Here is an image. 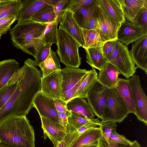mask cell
Listing matches in <instances>:
<instances>
[{
  "label": "cell",
  "mask_w": 147,
  "mask_h": 147,
  "mask_svg": "<svg viewBox=\"0 0 147 147\" xmlns=\"http://www.w3.org/2000/svg\"><path fill=\"white\" fill-rule=\"evenodd\" d=\"M84 42L83 48H88L102 46L105 41L98 29L88 30L82 29Z\"/></svg>",
  "instance_id": "f1b7e54d"
},
{
  "label": "cell",
  "mask_w": 147,
  "mask_h": 147,
  "mask_svg": "<svg viewBox=\"0 0 147 147\" xmlns=\"http://www.w3.org/2000/svg\"><path fill=\"white\" fill-rule=\"evenodd\" d=\"M67 134L64 139L57 145L56 147H69L80 135L77 129L68 123L67 126Z\"/></svg>",
  "instance_id": "e575fe53"
},
{
  "label": "cell",
  "mask_w": 147,
  "mask_h": 147,
  "mask_svg": "<svg viewBox=\"0 0 147 147\" xmlns=\"http://www.w3.org/2000/svg\"><path fill=\"white\" fill-rule=\"evenodd\" d=\"M51 46L50 45L42 42L39 51L34 57V61L36 66H39L41 63L47 59L51 49Z\"/></svg>",
  "instance_id": "d590c367"
},
{
  "label": "cell",
  "mask_w": 147,
  "mask_h": 147,
  "mask_svg": "<svg viewBox=\"0 0 147 147\" xmlns=\"http://www.w3.org/2000/svg\"><path fill=\"white\" fill-rule=\"evenodd\" d=\"M97 76L94 68L89 70L86 77L71 99L77 97L86 98L89 91L96 81Z\"/></svg>",
  "instance_id": "f546056e"
},
{
  "label": "cell",
  "mask_w": 147,
  "mask_h": 147,
  "mask_svg": "<svg viewBox=\"0 0 147 147\" xmlns=\"http://www.w3.org/2000/svg\"><path fill=\"white\" fill-rule=\"evenodd\" d=\"M22 6L16 19L18 22L30 20L31 17L47 3L43 0H20Z\"/></svg>",
  "instance_id": "e0dca14e"
},
{
  "label": "cell",
  "mask_w": 147,
  "mask_h": 147,
  "mask_svg": "<svg viewBox=\"0 0 147 147\" xmlns=\"http://www.w3.org/2000/svg\"><path fill=\"white\" fill-rule=\"evenodd\" d=\"M147 34V31L134 23L125 21L121 23L117 35V40L127 47Z\"/></svg>",
  "instance_id": "7c38bea8"
},
{
  "label": "cell",
  "mask_w": 147,
  "mask_h": 147,
  "mask_svg": "<svg viewBox=\"0 0 147 147\" xmlns=\"http://www.w3.org/2000/svg\"><path fill=\"white\" fill-rule=\"evenodd\" d=\"M114 87L117 90L129 113H135L132 93L129 79L118 78Z\"/></svg>",
  "instance_id": "44dd1931"
},
{
  "label": "cell",
  "mask_w": 147,
  "mask_h": 147,
  "mask_svg": "<svg viewBox=\"0 0 147 147\" xmlns=\"http://www.w3.org/2000/svg\"><path fill=\"white\" fill-rule=\"evenodd\" d=\"M109 89L102 85L97 80L89 91L86 97L94 114L101 119Z\"/></svg>",
  "instance_id": "ba28073f"
},
{
  "label": "cell",
  "mask_w": 147,
  "mask_h": 147,
  "mask_svg": "<svg viewBox=\"0 0 147 147\" xmlns=\"http://www.w3.org/2000/svg\"><path fill=\"white\" fill-rule=\"evenodd\" d=\"M100 127L102 134V137L107 140H109L111 133L116 131L117 125L116 123L112 122L101 121Z\"/></svg>",
  "instance_id": "f35d334b"
},
{
  "label": "cell",
  "mask_w": 147,
  "mask_h": 147,
  "mask_svg": "<svg viewBox=\"0 0 147 147\" xmlns=\"http://www.w3.org/2000/svg\"><path fill=\"white\" fill-rule=\"evenodd\" d=\"M55 105L58 112H66L67 110V103L62 99H54Z\"/></svg>",
  "instance_id": "7dc6e473"
},
{
  "label": "cell",
  "mask_w": 147,
  "mask_h": 147,
  "mask_svg": "<svg viewBox=\"0 0 147 147\" xmlns=\"http://www.w3.org/2000/svg\"><path fill=\"white\" fill-rule=\"evenodd\" d=\"M48 4H50L54 6L56 3H57L59 1V0H44Z\"/></svg>",
  "instance_id": "f907efd6"
},
{
  "label": "cell",
  "mask_w": 147,
  "mask_h": 147,
  "mask_svg": "<svg viewBox=\"0 0 147 147\" xmlns=\"http://www.w3.org/2000/svg\"><path fill=\"white\" fill-rule=\"evenodd\" d=\"M88 71L85 69L68 67L61 69L62 77V99L63 100L68 91Z\"/></svg>",
  "instance_id": "5bb4252c"
},
{
  "label": "cell",
  "mask_w": 147,
  "mask_h": 147,
  "mask_svg": "<svg viewBox=\"0 0 147 147\" xmlns=\"http://www.w3.org/2000/svg\"><path fill=\"white\" fill-rule=\"evenodd\" d=\"M97 5L98 0H95L92 3L73 13L74 20L81 28L86 29L90 20L96 12Z\"/></svg>",
  "instance_id": "d4e9b609"
},
{
  "label": "cell",
  "mask_w": 147,
  "mask_h": 147,
  "mask_svg": "<svg viewBox=\"0 0 147 147\" xmlns=\"http://www.w3.org/2000/svg\"><path fill=\"white\" fill-rule=\"evenodd\" d=\"M109 140L114 143L125 145H130L132 143V142L124 136L118 134L116 131L111 133Z\"/></svg>",
  "instance_id": "b9f144b4"
},
{
  "label": "cell",
  "mask_w": 147,
  "mask_h": 147,
  "mask_svg": "<svg viewBox=\"0 0 147 147\" xmlns=\"http://www.w3.org/2000/svg\"><path fill=\"white\" fill-rule=\"evenodd\" d=\"M53 147H56V146H54Z\"/></svg>",
  "instance_id": "11a10c76"
},
{
  "label": "cell",
  "mask_w": 147,
  "mask_h": 147,
  "mask_svg": "<svg viewBox=\"0 0 147 147\" xmlns=\"http://www.w3.org/2000/svg\"><path fill=\"white\" fill-rule=\"evenodd\" d=\"M102 137L100 127L90 129L80 134L69 147H82L96 143Z\"/></svg>",
  "instance_id": "484cf974"
},
{
  "label": "cell",
  "mask_w": 147,
  "mask_h": 147,
  "mask_svg": "<svg viewBox=\"0 0 147 147\" xmlns=\"http://www.w3.org/2000/svg\"><path fill=\"white\" fill-rule=\"evenodd\" d=\"M62 77L61 69L42 77L41 92L54 99H61Z\"/></svg>",
  "instance_id": "8fae6325"
},
{
  "label": "cell",
  "mask_w": 147,
  "mask_h": 147,
  "mask_svg": "<svg viewBox=\"0 0 147 147\" xmlns=\"http://www.w3.org/2000/svg\"><path fill=\"white\" fill-rule=\"evenodd\" d=\"M99 29V26L97 16V11L96 13L90 20L86 29L95 30Z\"/></svg>",
  "instance_id": "c3c4849f"
},
{
  "label": "cell",
  "mask_w": 147,
  "mask_h": 147,
  "mask_svg": "<svg viewBox=\"0 0 147 147\" xmlns=\"http://www.w3.org/2000/svg\"><path fill=\"white\" fill-rule=\"evenodd\" d=\"M57 45V51L61 61L66 67L78 68L81 60L78 49L81 46L72 37L59 27Z\"/></svg>",
  "instance_id": "277c9868"
},
{
  "label": "cell",
  "mask_w": 147,
  "mask_h": 147,
  "mask_svg": "<svg viewBox=\"0 0 147 147\" xmlns=\"http://www.w3.org/2000/svg\"><path fill=\"white\" fill-rule=\"evenodd\" d=\"M60 123L65 128L68 124V117L71 111L67 110L66 112H58Z\"/></svg>",
  "instance_id": "bcb514c9"
},
{
  "label": "cell",
  "mask_w": 147,
  "mask_h": 147,
  "mask_svg": "<svg viewBox=\"0 0 147 147\" xmlns=\"http://www.w3.org/2000/svg\"><path fill=\"white\" fill-rule=\"evenodd\" d=\"M24 72V66L20 68L8 82L0 90V110L12 96Z\"/></svg>",
  "instance_id": "d6986e66"
},
{
  "label": "cell",
  "mask_w": 147,
  "mask_h": 147,
  "mask_svg": "<svg viewBox=\"0 0 147 147\" xmlns=\"http://www.w3.org/2000/svg\"><path fill=\"white\" fill-rule=\"evenodd\" d=\"M126 21L134 23L138 13L147 0H118Z\"/></svg>",
  "instance_id": "ffe728a7"
},
{
  "label": "cell",
  "mask_w": 147,
  "mask_h": 147,
  "mask_svg": "<svg viewBox=\"0 0 147 147\" xmlns=\"http://www.w3.org/2000/svg\"><path fill=\"white\" fill-rule=\"evenodd\" d=\"M58 24L56 22L47 24L43 37L42 42L51 46L58 43Z\"/></svg>",
  "instance_id": "d6a6232c"
},
{
  "label": "cell",
  "mask_w": 147,
  "mask_h": 147,
  "mask_svg": "<svg viewBox=\"0 0 147 147\" xmlns=\"http://www.w3.org/2000/svg\"><path fill=\"white\" fill-rule=\"evenodd\" d=\"M60 27L75 39L83 47L84 42L82 29L78 26L74 20L73 13L67 10L60 23Z\"/></svg>",
  "instance_id": "2e32d148"
},
{
  "label": "cell",
  "mask_w": 147,
  "mask_h": 147,
  "mask_svg": "<svg viewBox=\"0 0 147 147\" xmlns=\"http://www.w3.org/2000/svg\"><path fill=\"white\" fill-rule=\"evenodd\" d=\"M34 129L25 115H11L0 123V143L11 147H35Z\"/></svg>",
  "instance_id": "7a4b0ae2"
},
{
  "label": "cell",
  "mask_w": 147,
  "mask_h": 147,
  "mask_svg": "<svg viewBox=\"0 0 147 147\" xmlns=\"http://www.w3.org/2000/svg\"><path fill=\"white\" fill-rule=\"evenodd\" d=\"M40 117L45 139L48 138L53 145L56 146L66 136L67 133V128L60 123L42 117L40 116Z\"/></svg>",
  "instance_id": "4fadbf2b"
},
{
  "label": "cell",
  "mask_w": 147,
  "mask_h": 147,
  "mask_svg": "<svg viewBox=\"0 0 147 147\" xmlns=\"http://www.w3.org/2000/svg\"><path fill=\"white\" fill-rule=\"evenodd\" d=\"M98 147H130V145L116 143L107 140L102 137L98 141Z\"/></svg>",
  "instance_id": "ee69618b"
},
{
  "label": "cell",
  "mask_w": 147,
  "mask_h": 147,
  "mask_svg": "<svg viewBox=\"0 0 147 147\" xmlns=\"http://www.w3.org/2000/svg\"><path fill=\"white\" fill-rule=\"evenodd\" d=\"M120 74L117 69L112 64L108 63L100 70L97 80L102 85L110 89L114 87Z\"/></svg>",
  "instance_id": "603a6c76"
},
{
  "label": "cell",
  "mask_w": 147,
  "mask_h": 147,
  "mask_svg": "<svg viewBox=\"0 0 147 147\" xmlns=\"http://www.w3.org/2000/svg\"><path fill=\"white\" fill-rule=\"evenodd\" d=\"M21 6L20 0H0V19L10 15L17 18Z\"/></svg>",
  "instance_id": "1f68e13d"
},
{
  "label": "cell",
  "mask_w": 147,
  "mask_h": 147,
  "mask_svg": "<svg viewBox=\"0 0 147 147\" xmlns=\"http://www.w3.org/2000/svg\"><path fill=\"white\" fill-rule=\"evenodd\" d=\"M134 23L147 31V2L137 14Z\"/></svg>",
  "instance_id": "74e56055"
},
{
  "label": "cell",
  "mask_w": 147,
  "mask_h": 147,
  "mask_svg": "<svg viewBox=\"0 0 147 147\" xmlns=\"http://www.w3.org/2000/svg\"><path fill=\"white\" fill-rule=\"evenodd\" d=\"M102 46L85 49L86 61L92 68L98 70L102 69L108 62L102 51Z\"/></svg>",
  "instance_id": "4316f807"
},
{
  "label": "cell",
  "mask_w": 147,
  "mask_h": 147,
  "mask_svg": "<svg viewBox=\"0 0 147 147\" xmlns=\"http://www.w3.org/2000/svg\"><path fill=\"white\" fill-rule=\"evenodd\" d=\"M88 73L85 74L67 93L65 97L63 100L66 103L72 98L80 85L86 77Z\"/></svg>",
  "instance_id": "f6af8a7d"
},
{
  "label": "cell",
  "mask_w": 147,
  "mask_h": 147,
  "mask_svg": "<svg viewBox=\"0 0 147 147\" xmlns=\"http://www.w3.org/2000/svg\"><path fill=\"white\" fill-rule=\"evenodd\" d=\"M33 107L36 109L40 116L60 123L54 99L39 92L33 100Z\"/></svg>",
  "instance_id": "9c48e42d"
},
{
  "label": "cell",
  "mask_w": 147,
  "mask_h": 147,
  "mask_svg": "<svg viewBox=\"0 0 147 147\" xmlns=\"http://www.w3.org/2000/svg\"><path fill=\"white\" fill-rule=\"evenodd\" d=\"M24 72L14 94L0 110V123L11 115L26 116L33 107V102L41 91L42 74L34 61H25Z\"/></svg>",
  "instance_id": "6da1fadb"
},
{
  "label": "cell",
  "mask_w": 147,
  "mask_h": 147,
  "mask_svg": "<svg viewBox=\"0 0 147 147\" xmlns=\"http://www.w3.org/2000/svg\"><path fill=\"white\" fill-rule=\"evenodd\" d=\"M30 20L44 24L56 22L54 6L48 3L45 4L31 17Z\"/></svg>",
  "instance_id": "83f0119b"
},
{
  "label": "cell",
  "mask_w": 147,
  "mask_h": 147,
  "mask_svg": "<svg viewBox=\"0 0 147 147\" xmlns=\"http://www.w3.org/2000/svg\"><path fill=\"white\" fill-rule=\"evenodd\" d=\"M137 119L147 125V98L141 85L139 76L134 75L129 79Z\"/></svg>",
  "instance_id": "52a82bcc"
},
{
  "label": "cell",
  "mask_w": 147,
  "mask_h": 147,
  "mask_svg": "<svg viewBox=\"0 0 147 147\" xmlns=\"http://www.w3.org/2000/svg\"><path fill=\"white\" fill-rule=\"evenodd\" d=\"M100 123L90 122L87 123L77 129L78 132L81 134L83 132L93 128L97 127L98 126H100Z\"/></svg>",
  "instance_id": "681fc988"
},
{
  "label": "cell",
  "mask_w": 147,
  "mask_h": 147,
  "mask_svg": "<svg viewBox=\"0 0 147 147\" xmlns=\"http://www.w3.org/2000/svg\"><path fill=\"white\" fill-rule=\"evenodd\" d=\"M1 36H0V39H1Z\"/></svg>",
  "instance_id": "9f6ffc18"
},
{
  "label": "cell",
  "mask_w": 147,
  "mask_h": 147,
  "mask_svg": "<svg viewBox=\"0 0 147 147\" xmlns=\"http://www.w3.org/2000/svg\"><path fill=\"white\" fill-rule=\"evenodd\" d=\"M107 61L127 79L134 75L138 68L132 61L127 47L117 39L115 40L114 50Z\"/></svg>",
  "instance_id": "8992f818"
},
{
  "label": "cell",
  "mask_w": 147,
  "mask_h": 147,
  "mask_svg": "<svg viewBox=\"0 0 147 147\" xmlns=\"http://www.w3.org/2000/svg\"><path fill=\"white\" fill-rule=\"evenodd\" d=\"M55 51L50 50L47 59L39 65L42 72V77H47L55 71L61 69L59 60Z\"/></svg>",
  "instance_id": "4dcf8cb0"
},
{
  "label": "cell",
  "mask_w": 147,
  "mask_h": 147,
  "mask_svg": "<svg viewBox=\"0 0 147 147\" xmlns=\"http://www.w3.org/2000/svg\"><path fill=\"white\" fill-rule=\"evenodd\" d=\"M47 24L31 20L18 22L9 30L13 45L17 49L34 57L42 44Z\"/></svg>",
  "instance_id": "3957f363"
},
{
  "label": "cell",
  "mask_w": 147,
  "mask_h": 147,
  "mask_svg": "<svg viewBox=\"0 0 147 147\" xmlns=\"http://www.w3.org/2000/svg\"><path fill=\"white\" fill-rule=\"evenodd\" d=\"M100 123L99 119H89L71 111L68 117V123L76 129H78L85 124L90 122Z\"/></svg>",
  "instance_id": "836d02e7"
},
{
  "label": "cell",
  "mask_w": 147,
  "mask_h": 147,
  "mask_svg": "<svg viewBox=\"0 0 147 147\" xmlns=\"http://www.w3.org/2000/svg\"><path fill=\"white\" fill-rule=\"evenodd\" d=\"M97 16L99 30L106 42L117 39V33L121 23L115 22L103 11L98 0Z\"/></svg>",
  "instance_id": "30bf717a"
},
{
  "label": "cell",
  "mask_w": 147,
  "mask_h": 147,
  "mask_svg": "<svg viewBox=\"0 0 147 147\" xmlns=\"http://www.w3.org/2000/svg\"><path fill=\"white\" fill-rule=\"evenodd\" d=\"M95 0H70L66 8L73 13L82 7L92 3Z\"/></svg>",
  "instance_id": "ab89813d"
},
{
  "label": "cell",
  "mask_w": 147,
  "mask_h": 147,
  "mask_svg": "<svg viewBox=\"0 0 147 147\" xmlns=\"http://www.w3.org/2000/svg\"><path fill=\"white\" fill-rule=\"evenodd\" d=\"M20 67L19 63L14 59L0 62V90L8 82Z\"/></svg>",
  "instance_id": "cb8c5ba5"
},
{
  "label": "cell",
  "mask_w": 147,
  "mask_h": 147,
  "mask_svg": "<svg viewBox=\"0 0 147 147\" xmlns=\"http://www.w3.org/2000/svg\"><path fill=\"white\" fill-rule=\"evenodd\" d=\"M16 18L15 16L10 15L0 19V36L10 30L11 25L16 21Z\"/></svg>",
  "instance_id": "60d3db41"
},
{
  "label": "cell",
  "mask_w": 147,
  "mask_h": 147,
  "mask_svg": "<svg viewBox=\"0 0 147 147\" xmlns=\"http://www.w3.org/2000/svg\"><path fill=\"white\" fill-rule=\"evenodd\" d=\"M129 113L115 88L114 87L110 89L105 105L101 121L120 123Z\"/></svg>",
  "instance_id": "5b68a950"
},
{
  "label": "cell",
  "mask_w": 147,
  "mask_h": 147,
  "mask_svg": "<svg viewBox=\"0 0 147 147\" xmlns=\"http://www.w3.org/2000/svg\"><path fill=\"white\" fill-rule=\"evenodd\" d=\"M98 142L96 143H94L82 147H98Z\"/></svg>",
  "instance_id": "f5cc1de1"
},
{
  "label": "cell",
  "mask_w": 147,
  "mask_h": 147,
  "mask_svg": "<svg viewBox=\"0 0 147 147\" xmlns=\"http://www.w3.org/2000/svg\"><path fill=\"white\" fill-rule=\"evenodd\" d=\"M98 0L105 13L114 22L121 24L125 21L118 0Z\"/></svg>",
  "instance_id": "ac0fdd59"
},
{
  "label": "cell",
  "mask_w": 147,
  "mask_h": 147,
  "mask_svg": "<svg viewBox=\"0 0 147 147\" xmlns=\"http://www.w3.org/2000/svg\"><path fill=\"white\" fill-rule=\"evenodd\" d=\"M66 106L69 111L76 113L89 119L94 118V114L92 109L85 98H73L67 103Z\"/></svg>",
  "instance_id": "7402d4cb"
},
{
  "label": "cell",
  "mask_w": 147,
  "mask_h": 147,
  "mask_svg": "<svg viewBox=\"0 0 147 147\" xmlns=\"http://www.w3.org/2000/svg\"><path fill=\"white\" fill-rule=\"evenodd\" d=\"M115 40H109L105 42L102 47L103 54L107 60L110 56L115 49Z\"/></svg>",
  "instance_id": "7bdbcfd3"
},
{
  "label": "cell",
  "mask_w": 147,
  "mask_h": 147,
  "mask_svg": "<svg viewBox=\"0 0 147 147\" xmlns=\"http://www.w3.org/2000/svg\"><path fill=\"white\" fill-rule=\"evenodd\" d=\"M70 0H60L54 6L56 22L60 23L66 10L67 7Z\"/></svg>",
  "instance_id": "8d00e7d4"
},
{
  "label": "cell",
  "mask_w": 147,
  "mask_h": 147,
  "mask_svg": "<svg viewBox=\"0 0 147 147\" xmlns=\"http://www.w3.org/2000/svg\"><path fill=\"white\" fill-rule=\"evenodd\" d=\"M130 147H142L136 140L132 142Z\"/></svg>",
  "instance_id": "816d5d0a"
},
{
  "label": "cell",
  "mask_w": 147,
  "mask_h": 147,
  "mask_svg": "<svg viewBox=\"0 0 147 147\" xmlns=\"http://www.w3.org/2000/svg\"><path fill=\"white\" fill-rule=\"evenodd\" d=\"M0 147H11L0 143Z\"/></svg>",
  "instance_id": "db71d44e"
},
{
  "label": "cell",
  "mask_w": 147,
  "mask_h": 147,
  "mask_svg": "<svg viewBox=\"0 0 147 147\" xmlns=\"http://www.w3.org/2000/svg\"><path fill=\"white\" fill-rule=\"evenodd\" d=\"M135 65L147 74V34L135 42L129 51Z\"/></svg>",
  "instance_id": "9a60e30c"
}]
</instances>
